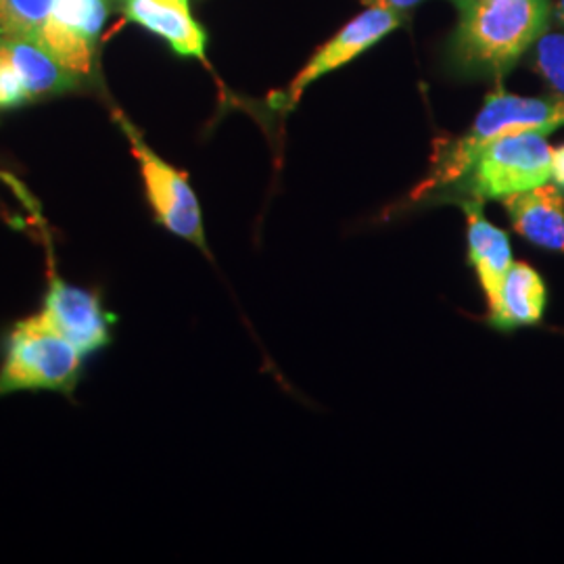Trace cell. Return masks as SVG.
I'll return each mask as SVG.
<instances>
[{"label":"cell","instance_id":"obj_1","mask_svg":"<svg viewBox=\"0 0 564 564\" xmlns=\"http://www.w3.org/2000/svg\"><path fill=\"white\" fill-rule=\"evenodd\" d=\"M445 59L458 78L502 80L542 39L552 15L550 0H463Z\"/></svg>","mask_w":564,"mask_h":564},{"label":"cell","instance_id":"obj_2","mask_svg":"<svg viewBox=\"0 0 564 564\" xmlns=\"http://www.w3.org/2000/svg\"><path fill=\"white\" fill-rule=\"evenodd\" d=\"M563 126L564 95L554 93L550 97H519L502 86H496V90L485 97L481 111L463 137L435 141L429 174L416 184L410 202L433 199L437 193L458 181L466 172L473 153L485 142L517 132H542L547 137Z\"/></svg>","mask_w":564,"mask_h":564},{"label":"cell","instance_id":"obj_3","mask_svg":"<svg viewBox=\"0 0 564 564\" xmlns=\"http://www.w3.org/2000/svg\"><path fill=\"white\" fill-rule=\"evenodd\" d=\"M552 147L542 132H517L481 144L463 176L433 199L442 203L502 202L550 182Z\"/></svg>","mask_w":564,"mask_h":564},{"label":"cell","instance_id":"obj_4","mask_svg":"<svg viewBox=\"0 0 564 564\" xmlns=\"http://www.w3.org/2000/svg\"><path fill=\"white\" fill-rule=\"evenodd\" d=\"M84 354L39 314L15 324L0 362V398L20 391L72 393L80 381Z\"/></svg>","mask_w":564,"mask_h":564},{"label":"cell","instance_id":"obj_5","mask_svg":"<svg viewBox=\"0 0 564 564\" xmlns=\"http://www.w3.org/2000/svg\"><path fill=\"white\" fill-rule=\"evenodd\" d=\"M113 118L120 123L126 139L130 142V151L139 162L142 186L155 223L163 226L167 232L182 241L195 245L209 258V247L203 226L202 205L188 182V176L174 167L172 163L160 158L142 139L139 128L128 120L121 111H116Z\"/></svg>","mask_w":564,"mask_h":564},{"label":"cell","instance_id":"obj_6","mask_svg":"<svg viewBox=\"0 0 564 564\" xmlns=\"http://www.w3.org/2000/svg\"><path fill=\"white\" fill-rule=\"evenodd\" d=\"M46 281L41 312H36L42 323L74 343L84 356L111 343V316L105 312L101 297L95 291L61 279L51 251Z\"/></svg>","mask_w":564,"mask_h":564},{"label":"cell","instance_id":"obj_7","mask_svg":"<svg viewBox=\"0 0 564 564\" xmlns=\"http://www.w3.org/2000/svg\"><path fill=\"white\" fill-rule=\"evenodd\" d=\"M402 13L391 9L366 7L364 13L354 18L347 25H343L330 41L324 42L323 46L307 59L300 74L286 86L282 97V109L291 111L302 101L303 93L314 82L358 59L368 48H372L377 42L383 41L384 36L398 30L402 25Z\"/></svg>","mask_w":564,"mask_h":564},{"label":"cell","instance_id":"obj_8","mask_svg":"<svg viewBox=\"0 0 564 564\" xmlns=\"http://www.w3.org/2000/svg\"><path fill=\"white\" fill-rule=\"evenodd\" d=\"M105 18L102 0H53L39 44L76 78L88 76Z\"/></svg>","mask_w":564,"mask_h":564},{"label":"cell","instance_id":"obj_9","mask_svg":"<svg viewBox=\"0 0 564 564\" xmlns=\"http://www.w3.org/2000/svg\"><path fill=\"white\" fill-rule=\"evenodd\" d=\"M466 220V262L481 284L487 310L498 302L502 282L514 263L508 232L485 218L484 203L460 202Z\"/></svg>","mask_w":564,"mask_h":564},{"label":"cell","instance_id":"obj_10","mask_svg":"<svg viewBox=\"0 0 564 564\" xmlns=\"http://www.w3.org/2000/svg\"><path fill=\"white\" fill-rule=\"evenodd\" d=\"M512 230L524 241L564 253V195L556 184H540L502 199Z\"/></svg>","mask_w":564,"mask_h":564},{"label":"cell","instance_id":"obj_11","mask_svg":"<svg viewBox=\"0 0 564 564\" xmlns=\"http://www.w3.org/2000/svg\"><path fill=\"white\" fill-rule=\"evenodd\" d=\"M126 18L163 39L176 55L207 63V36L188 4L176 0H126Z\"/></svg>","mask_w":564,"mask_h":564},{"label":"cell","instance_id":"obj_12","mask_svg":"<svg viewBox=\"0 0 564 564\" xmlns=\"http://www.w3.org/2000/svg\"><path fill=\"white\" fill-rule=\"evenodd\" d=\"M545 282L529 263L514 262L506 274L498 302L487 310V323L502 333L535 326L542 323L545 312Z\"/></svg>","mask_w":564,"mask_h":564},{"label":"cell","instance_id":"obj_13","mask_svg":"<svg viewBox=\"0 0 564 564\" xmlns=\"http://www.w3.org/2000/svg\"><path fill=\"white\" fill-rule=\"evenodd\" d=\"M53 0H0V39L41 42Z\"/></svg>","mask_w":564,"mask_h":564},{"label":"cell","instance_id":"obj_14","mask_svg":"<svg viewBox=\"0 0 564 564\" xmlns=\"http://www.w3.org/2000/svg\"><path fill=\"white\" fill-rule=\"evenodd\" d=\"M533 69L552 93L564 95V32H544L533 44Z\"/></svg>","mask_w":564,"mask_h":564},{"label":"cell","instance_id":"obj_15","mask_svg":"<svg viewBox=\"0 0 564 564\" xmlns=\"http://www.w3.org/2000/svg\"><path fill=\"white\" fill-rule=\"evenodd\" d=\"M28 102H32L28 88L21 80L20 72L11 59L4 42L0 41V113L18 109Z\"/></svg>","mask_w":564,"mask_h":564},{"label":"cell","instance_id":"obj_16","mask_svg":"<svg viewBox=\"0 0 564 564\" xmlns=\"http://www.w3.org/2000/svg\"><path fill=\"white\" fill-rule=\"evenodd\" d=\"M550 181L564 191V144L552 149L550 153Z\"/></svg>","mask_w":564,"mask_h":564},{"label":"cell","instance_id":"obj_17","mask_svg":"<svg viewBox=\"0 0 564 564\" xmlns=\"http://www.w3.org/2000/svg\"><path fill=\"white\" fill-rule=\"evenodd\" d=\"M366 7H381V9H391V11H398V13H405L410 11L412 7L421 4L424 0H362Z\"/></svg>","mask_w":564,"mask_h":564},{"label":"cell","instance_id":"obj_18","mask_svg":"<svg viewBox=\"0 0 564 564\" xmlns=\"http://www.w3.org/2000/svg\"><path fill=\"white\" fill-rule=\"evenodd\" d=\"M554 18H556V21H558L561 25H564V0L556 2V7H554Z\"/></svg>","mask_w":564,"mask_h":564},{"label":"cell","instance_id":"obj_19","mask_svg":"<svg viewBox=\"0 0 564 564\" xmlns=\"http://www.w3.org/2000/svg\"><path fill=\"white\" fill-rule=\"evenodd\" d=\"M452 2H454V4H460V2H463V0H452Z\"/></svg>","mask_w":564,"mask_h":564},{"label":"cell","instance_id":"obj_20","mask_svg":"<svg viewBox=\"0 0 564 564\" xmlns=\"http://www.w3.org/2000/svg\"><path fill=\"white\" fill-rule=\"evenodd\" d=\"M176 2H184V4H188V0H176Z\"/></svg>","mask_w":564,"mask_h":564}]
</instances>
